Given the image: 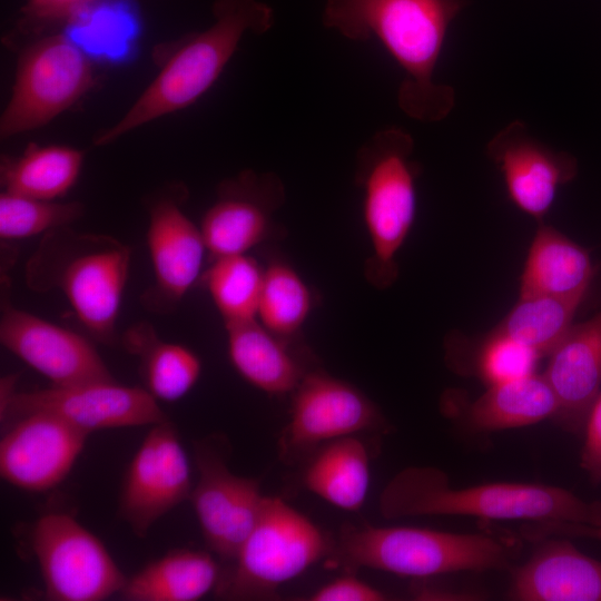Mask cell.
I'll use <instances>...</instances> for the list:
<instances>
[{
	"label": "cell",
	"instance_id": "6da1fadb",
	"mask_svg": "<svg viewBox=\"0 0 601 601\" xmlns=\"http://www.w3.org/2000/svg\"><path fill=\"white\" fill-rule=\"evenodd\" d=\"M467 0H325L323 23L352 41L376 38L402 69L397 104L410 118L437 122L455 91L435 80L447 29Z\"/></svg>",
	"mask_w": 601,
	"mask_h": 601
},
{
	"label": "cell",
	"instance_id": "7a4b0ae2",
	"mask_svg": "<svg viewBox=\"0 0 601 601\" xmlns=\"http://www.w3.org/2000/svg\"><path fill=\"white\" fill-rule=\"evenodd\" d=\"M385 519L405 516H473L601 525V502L545 484L494 482L454 487L445 472L410 466L396 473L380 495Z\"/></svg>",
	"mask_w": 601,
	"mask_h": 601
},
{
	"label": "cell",
	"instance_id": "3957f363",
	"mask_svg": "<svg viewBox=\"0 0 601 601\" xmlns=\"http://www.w3.org/2000/svg\"><path fill=\"white\" fill-rule=\"evenodd\" d=\"M213 22L178 42L158 75L126 114L98 134L107 146L132 130L196 102L217 81L242 39L263 35L274 23L273 9L259 0H215Z\"/></svg>",
	"mask_w": 601,
	"mask_h": 601
},
{
	"label": "cell",
	"instance_id": "277c9868",
	"mask_svg": "<svg viewBox=\"0 0 601 601\" xmlns=\"http://www.w3.org/2000/svg\"><path fill=\"white\" fill-rule=\"evenodd\" d=\"M520 540L493 533H454L420 528L366 525L342 531L335 560L403 577L510 569Z\"/></svg>",
	"mask_w": 601,
	"mask_h": 601
},
{
	"label": "cell",
	"instance_id": "5b68a950",
	"mask_svg": "<svg viewBox=\"0 0 601 601\" xmlns=\"http://www.w3.org/2000/svg\"><path fill=\"white\" fill-rule=\"evenodd\" d=\"M62 227L46 234L27 264L28 285L58 288L87 331L110 343L129 273L130 248L106 236Z\"/></svg>",
	"mask_w": 601,
	"mask_h": 601
},
{
	"label": "cell",
	"instance_id": "8992f818",
	"mask_svg": "<svg viewBox=\"0 0 601 601\" xmlns=\"http://www.w3.org/2000/svg\"><path fill=\"white\" fill-rule=\"evenodd\" d=\"M413 154V137L394 126L377 130L356 154L355 183L372 246L365 276L377 288L396 279V256L415 220L418 165Z\"/></svg>",
	"mask_w": 601,
	"mask_h": 601
},
{
	"label": "cell",
	"instance_id": "52a82bcc",
	"mask_svg": "<svg viewBox=\"0 0 601 601\" xmlns=\"http://www.w3.org/2000/svg\"><path fill=\"white\" fill-rule=\"evenodd\" d=\"M325 534L279 497L264 496L256 524L239 549L223 594L238 600L273 597L331 552Z\"/></svg>",
	"mask_w": 601,
	"mask_h": 601
},
{
	"label": "cell",
	"instance_id": "ba28073f",
	"mask_svg": "<svg viewBox=\"0 0 601 601\" xmlns=\"http://www.w3.org/2000/svg\"><path fill=\"white\" fill-rule=\"evenodd\" d=\"M92 85L91 61L62 32L36 38L20 56L12 92L0 118L1 139L47 125Z\"/></svg>",
	"mask_w": 601,
	"mask_h": 601
},
{
	"label": "cell",
	"instance_id": "9c48e42d",
	"mask_svg": "<svg viewBox=\"0 0 601 601\" xmlns=\"http://www.w3.org/2000/svg\"><path fill=\"white\" fill-rule=\"evenodd\" d=\"M30 542L49 600L101 601L127 582L104 543L69 514L42 515Z\"/></svg>",
	"mask_w": 601,
	"mask_h": 601
},
{
	"label": "cell",
	"instance_id": "30bf717a",
	"mask_svg": "<svg viewBox=\"0 0 601 601\" xmlns=\"http://www.w3.org/2000/svg\"><path fill=\"white\" fill-rule=\"evenodd\" d=\"M55 415L90 434L107 428L155 425L167 421L157 400L146 390L116 381L1 395V418L30 413Z\"/></svg>",
	"mask_w": 601,
	"mask_h": 601
},
{
	"label": "cell",
	"instance_id": "8fae6325",
	"mask_svg": "<svg viewBox=\"0 0 601 601\" xmlns=\"http://www.w3.org/2000/svg\"><path fill=\"white\" fill-rule=\"evenodd\" d=\"M190 469L177 431L168 420L152 425L126 473L119 515L144 536L165 514L190 497Z\"/></svg>",
	"mask_w": 601,
	"mask_h": 601
},
{
	"label": "cell",
	"instance_id": "7c38bea8",
	"mask_svg": "<svg viewBox=\"0 0 601 601\" xmlns=\"http://www.w3.org/2000/svg\"><path fill=\"white\" fill-rule=\"evenodd\" d=\"M383 424L375 404L358 388L328 374L306 373L293 392L280 453L296 457L323 442L380 428Z\"/></svg>",
	"mask_w": 601,
	"mask_h": 601
},
{
	"label": "cell",
	"instance_id": "4fadbf2b",
	"mask_svg": "<svg viewBox=\"0 0 601 601\" xmlns=\"http://www.w3.org/2000/svg\"><path fill=\"white\" fill-rule=\"evenodd\" d=\"M195 459L198 482L189 499L204 539L213 552L235 560L260 512L259 483L234 474L209 441L196 444Z\"/></svg>",
	"mask_w": 601,
	"mask_h": 601
},
{
	"label": "cell",
	"instance_id": "5bb4252c",
	"mask_svg": "<svg viewBox=\"0 0 601 601\" xmlns=\"http://www.w3.org/2000/svg\"><path fill=\"white\" fill-rule=\"evenodd\" d=\"M0 341L52 386L115 381L87 338L26 311L9 306L2 311Z\"/></svg>",
	"mask_w": 601,
	"mask_h": 601
},
{
	"label": "cell",
	"instance_id": "9a60e30c",
	"mask_svg": "<svg viewBox=\"0 0 601 601\" xmlns=\"http://www.w3.org/2000/svg\"><path fill=\"white\" fill-rule=\"evenodd\" d=\"M285 188L273 173L245 170L223 181L200 230L213 258L247 254L273 235Z\"/></svg>",
	"mask_w": 601,
	"mask_h": 601
},
{
	"label": "cell",
	"instance_id": "2e32d148",
	"mask_svg": "<svg viewBox=\"0 0 601 601\" xmlns=\"http://www.w3.org/2000/svg\"><path fill=\"white\" fill-rule=\"evenodd\" d=\"M89 434L42 412L14 421L0 442V474L29 492L58 485L70 472Z\"/></svg>",
	"mask_w": 601,
	"mask_h": 601
},
{
	"label": "cell",
	"instance_id": "e0dca14e",
	"mask_svg": "<svg viewBox=\"0 0 601 601\" xmlns=\"http://www.w3.org/2000/svg\"><path fill=\"white\" fill-rule=\"evenodd\" d=\"M486 154L500 168L511 200L539 220L550 210L559 188L578 174L571 154L544 145L520 120L497 131Z\"/></svg>",
	"mask_w": 601,
	"mask_h": 601
},
{
	"label": "cell",
	"instance_id": "ac0fdd59",
	"mask_svg": "<svg viewBox=\"0 0 601 601\" xmlns=\"http://www.w3.org/2000/svg\"><path fill=\"white\" fill-rule=\"evenodd\" d=\"M179 200L162 196L149 207L146 242L155 284L144 302L155 311L173 309L184 298L199 278L207 252L200 227L184 213Z\"/></svg>",
	"mask_w": 601,
	"mask_h": 601
},
{
	"label": "cell",
	"instance_id": "d6986e66",
	"mask_svg": "<svg viewBox=\"0 0 601 601\" xmlns=\"http://www.w3.org/2000/svg\"><path fill=\"white\" fill-rule=\"evenodd\" d=\"M549 355L542 374L558 402L553 421L569 433L582 434L601 391V311L572 325Z\"/></svg>",
	"mask_w": 601,
	"mask_h": 601
},
{
	"label": "cell",
	"instance_id": "ffe728a7",
	"mask_svg": "<svg viewBox=\"0 0 601 601\" xmlns=\"http://www.w3.org/2000/svg\"><path fill=\"white\" fill-rule=\"evenodd\" d=\"M530 558L512 571L508 595L515 601H601V561L564 536L535 541Z\"/></svg>",
	"mask_w": 601,
	"mask_h": 601
},
{
	"label": "cell",
	"instance_id": "44dd1931",
	"mask_svg": "<svg viewBox=\"0 0 601 601\" xmlns=\"http://www.w3.org/2000/svg\"><path fill=\"white\" fill-rule=\"evenodd\" d=\"M594 267L590 254L555 228L541 225L521 276L520 296L584 298Z\"/></svg>",
	"mask_w": 601,
	"mask_h": 601
},
{
	"label": "cell",
	"instance_id": "7402d4cb",
	"mask_svg": "<svg viewBox=\"0 0 601 601\" xmlns=\"http://www.w3.org/2000/svg\"><path fill=\"white\" fill-rule=\"evenodd\" d=\"M62 30L90 61L118 66L137 52L141 18L134 0H91Z\"/></svg>",
	"mask_w": 601,
	"mask_h": 601
},
{
	"label": "cell",
	"instance_id": "603a6c76",
	"mask_svg": "<svg viewBox=\"0 0 601 601\" xmlns=\"http://www.w3.org/2000/svg\"><path fill=\"white\" fill-rule=\"evenodd\" d=\"M229 359L249 384L270 394L293 393L304 373L282 338L259 321L250 319L225 324Z\"/></svg>",
	"mask_w": 601,
	"mask_h": 601
},
{
	"label": "cell",
	"instance_id": "cb8c5ba5",
	"mask_svg": "<svg viewBox=\"0 0 601 601\" xmlns=\"http://www.w3.org/2000/svg\"><path fill=\"white\" fill-rule=\"evenodd\" d=\"M555 395L543 374L489 385L464 412L466 425L476 432L518 428L554 418Z\"/></svg>",
	"mask_w": 601,
	"mask_h": 601
},
{
	"label": "cell",
	"instance_id": "d4e9b609",
	"mask_svg": "<svg viewBox=\"0 0 601 601\" xmlns=\"http://www.w3.org/2000/svg\"><path fill=\"white\" fill-rule=\"evenodd\" d=\"M218 580V565L209 553L176 549L127 579L120 595L128 601H195Z\"/></svg>",
	"mask_w": 601,
	"mask_h": 601
},
{
	"label": "cell",
	"instance_id": "484cf974",
	"mask_svg": "<svg viewBox=\"0 0 601 601\" xmlns=\"http://www.w3.org/2000/svg\"><path fill=\"white\" fill-rule=\"evenodd\" d=\"M304 483L338 509L359 510L370 487V461L364 443L353 435L328 442L305 470Z\"/></svg>",
	"mask_w": 601,
	"mask_h": 601
},
{
	"label": "cell",
	"instance_id": "4316f807",
	"mask_svg": "<svg viewBox=\"0 0 601 601\" xmlns=\"http://www.w3.org/2000/svg\"><path fill=\"white\" fill-rule=\"evenodd\" d=\"M122 342L129 353L139 356L146 390L156 400L181 398L200 376L199 357L184 345L161 341L148 323L128 328Z\"/></svg>",
	"mask_w": 601,
	"mask_h": 601
},
{
	"label": "cell",
	"instance_id": "83f0119b",
	"mask_svg": "<svg viewBox=\"0 0 601 601\" xmlns=\"http://www.w3.org/2000/svg\"><path fill=\"white\" fill-rule=\"evenodd\" d=\"M82 151L60 145H30L19 157H3L1 185L4 191L45 200L63 196L77 181Z\"/></svg>",
	"mask_w": 601,
	"mask_h": 601
},
{
	"label": "cell",
	"instance_id": "f1b7e54d",
	"mask_svg": "<svg viewBox=\"0 0 601 601\" xmlns=\"http://www.w3.org/2000/svg\"><path fill=\"white\" fill-rule=\"evenodd\" d=\"M583 299L551 295L520 296L508 315L489 335L516 341L540 356L551 351L573 325Z\"/></svg>",
	"mask_w": 601,
	"mask_h": 601
},
{
	"label": "cell",
	"instance_id": "f546056e",
	"mask_svg": "<svg viewBox=\"0 0 601 601\" xmlns=\"http://www.w3.org/2000/svg\"><path fill=\"white\" fill-rule=\"evenodd\" d=\"M264 267L248 254L213 258L201 279L224 324L257 318Z\"/></svg>",
	"mask_w": 601,
	"mask_h": 601
},
{
	"label": "cell",
	"instance_id": "4dcf8cb0",
	"mask_svg": "<svg viewBox=\"0 0 601 601\" xmlns=\"http://www.w3.org/2000/svg\"><path fill=\"white\" fill-rule=\"evenodd\" d=\"M313 294L297 270L284 262L264 268L257 319L275 335L289 341L306 323Z\"/></svg>",
	"mask_w": 601,
	"mask_h": 601
},
{
	"label": "cell",
	"instance_id": "1f68e13d",
	"mask_svg": "<svg viewBox=\"0 0 601 601\" xmlns=\"http://www.w3.org/2000/svg\"><path fill=\"white\" fill-rule=\"evenodd\" d=\"M85 213L80 201L37 199L2 191L0 195V237L23 239L49 233L79 219Z\"/></svg>",
	"mask_w": 601,
	"mask_h": 601
},
{
	"label": "cell",
	"instance_id": "d6a6232c",
	"mask_svg": "<svg viewBox=\"0 0 601 601\" xmlns=\"http://www.w3.org/2000/svg\"><path fill=\"white\" fill-rule=\"evenodd\" d=\"M540 355L508 337L487 335L480 356V374L489 385L533 374Z\"/></svg>",
	"mask_w": 601,
	"mask_h": 601
},
{
	"label": "cell",
	"instance_id": "836d02e7",
	"mask_svg": "<svg viewBox=\"0 0 601 601\" xmlns=\"http://www.w3.org/2000/svg\"><path fill=\"white\" fill-rule=\"evenodd\" d=\"M91 0H27L22 6L11 38H38L66 22Z\"/></svg>",
	"mask_w": 601,
	"mask_h": 601
},
{
	"label": "cell",
	"instance_id": "e575fe53",
	"mask_svg": "<svg viewBox=\"0 0 601 601\" xmlns=\"http://www.w3.org/2000/svg\"><path fill=\"white\" fill-rule=\"evenodd\" d=\"M580 466L593 484L601 483V391L588 414Z\"/></svg>",
	"mask_w": 601,
	"mask_h": 601
},
{
	"label": "cell",
	"instance_id": "d590c367",
	"mask_svg": "<svg viewBox=\"0 0 601 601\" xmlns=\"http://www.w3.org/2000/svg\"><path fill=\"white\" fill-rule=\"evenodd\" d=\"M312 601H383L386 594L364 581L345 575L323 585L309 598Z\"/></svg>",
	"mask_w": 601,
	"mask_h": 601
},
{
	"label": "cell",
	"instance_id": "8d00e7d4",
	"mask_svg": "<svg viewBox=\"0 0 601 601\" xmlns=\"http://www.w3.org/2000/svg\"><path fill=\"white\" fill-rule=\"evenodd\" d=\"M530 540L548 536L587 538L601 541V525L592 526L569 522H533L524 528Z\"/></svg>",
	"mask_w": 601,
	"mask_h": 601
}]
</instances>
